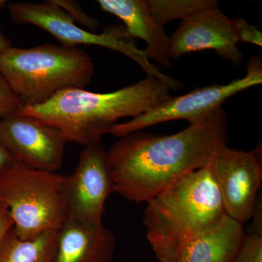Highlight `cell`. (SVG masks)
Segmentation results:
<instances>
[{"instance_id": "cell-1", "label": "cell", "mask_w": 262, "mask_h": 262, "mask_svg": "<svg viewBox=\"0 0 262 262\" xmlns=\"http://www.w3.org/2000/svg\"><path fill=\"white\" fill-rule=\"evenodd\" d=\"M228 138L222 108L173 135L131 133L107 150L114 192L128 201L147 203L181 177L208 167Z\"/></svg>"}, {"instance_id": "cell-2", "label": "cell", "mask_w": 262, "mask_h": 262, "mask_svg": "<svg viewBox=\"0 0 262 262\" xmlns=\"http://www.w3.org/2000/svg\"><path fill=\"white\" fill-rule=\"evenodd\" d=\"M175 91L151 76L123 89L98 94L83 89L62 91L46 102L24 106L23 115L35 117L61 131L67 141L84 146L102 142V137L124 117L140 116L172 97Z\"/></svg>"}, {"instance_id": "cell-3", "label": "cell", "mask_w": 262, "mask_h": 262, "mask_svg": "<svg viewBox=\"0 0 262 262\" xmlns=\"http://www.w3.org/2000/svg\"><path fill=\"white\" fill-rule=\"evenodd\" d=\"M146 203V237L160 262H176L181 248L226 216L208 167L181 177Z\"/></svg>"}, {"instance_id": "cell-4", "label": "cell", "mask_w": 262, "mask_h": 262, "mask_svg": "<svg viewBox=\"0 0 262 262\" xmlns=\"http://www.w3.org/2000/svg\"><path fill=\"white\" fill-rule=\"evenodd\" d=\"M94 71V61L82 50L52 43L10 47L0 58V75L22 107L46 102L64 90L84 89Z\"/></svg>"}, {"instance_id": "cell-5", "label": "cell", "mask_w": 262, "mask_h": 262, "mask_svg": "<svg viewBox=\"0 0 262 262\" xmlns=\"http://www.w3.org/2000/svg\"><path fill=\"white\" fill-rule=\"evenodd\" d=\"M63 177L19 163L0 177V203L9 211L20 238L56 231L67 220Z\"/></svg>"}, {"instance_id": "cell-6", "label": "cell", "mask_w": 262, "mask_h": 262, "mask_svg": "<svg viewBox=\"0 0 262 262\" xmlns=\"http://www.w3.org/2000/svg\"><path fill=\"white\" fill-rule=\"evenodd\" d=\"M8 13L13 23L32 24L43 29L61 43L62 46L77 48V46H98L121 53L140 66L147 74L174 90L182 87L175 79L164 75L136 46L134 39L122 26L104 27L102 32H92L77 26L66 12L53 0L43 3H15L8 4Z\"/></svg>"}, {"instance_id": "cell-7", "label": "cell", "mask_w": 262, "mask_h": 262, "mask_svg": "<svg viewBox=\"0 0 262 262\" xmlns=\"http://www.w3.org/2000/svg\"><path fill=\"white\" fill-rule=\"evenodd\" d=\"M261 83V59L252 56L248 62L246 75L242 78L228 84L205 86L183 96H172L140 116L123 123L116 124L110 129L108 134L122 138L131 133L172 120H187L190 125L198 123L222 108V104L229 98Z\"/></svg>"}, {"instance_id": "cell-8", "label": "cell", "mask_w": 262, "mask_h": 262, "mask_svg": "<svg viewBox=\"0 0 262 262\" xmlns=\"http://www.w3.org/2000/svg\"><path fill=\"white\" fill-rule=\"evenodd\" d=\"M208 168L226 215L242 224L251 220L262 181L261 144L251 151L223 146Z\"/></svg>"}, {"instance_id": "cell-9", "label": "cell", "mask_w": 262, "mask_h": 262, "mask_svg": "<svg viewBox=\"0 0 262 262\" xmlns=\"http://www.w3.org/2000/svg\"><path fill=\"white\" fill-rule=\"evenodd\" d=\"M114 185L103 143L84 146L73 173L63 177L62 192L67 218L83 223L103 222L105 203L114 192Z\"/></svg>"}, {"instance_id": "cell-10", "label": "cell", "mask_w": 262, "mask_h": 262, "mask_svg": "<svg viewBox=\"0 0 262 262\" xmlns=\"http://www.w3.org/2000/svg\"><path fill=\"white\" fill-rule=\"evenodd\" d=\"M0 141L17 163L49 172L61 168L68 142L61 131L18 111L0 117Z\"/></svg>"}, {"instance_id": "cell-11", "label": "cell", "mask_w": 262, "mask_h": 262, "mask_svg": "<svg viewBox=\"0 0 262 262\" xmlns=\"http://www.w3.org/2000/svg\"><path fill=\"white\" fill-rule=\"evenodd\" d=\"M239 41L234 19L229 18L219 8H208L182 20L170 37V57L178 59L192 52L212 50L224 59L239 67L244 53Z\"/></svg>"}, {"instance_id": "cell-12", "label": "cell", "mask_w": 262, "mask_h": 262, "mask_svg": "<svg viewBox=\"0 0 262 262\" xmlns=\"http://www.w3.org/2000/svg\"><path fill=\"white\" fill-rule=\"evenodd\" d=\"M116 238L100 223L67 218L56 230L51 262H112Z\"/></svg>"}, {"instance_id": "cell-13", "label": "cell", "mask_w": 262, "mask_h": 262, "mask_svg": "<svg viewBox=\"0 0 262 262\" xmlns=\"http://www.w3.org/2000/svg\"><path fill=\"white\" fill-rule=\"evenodd\" d=\"M100 9L111 13L123 22L129 35L145 42L143 50L149 59L165 69L173 67L170 57V37L148 5L147 0H98Z\"/></svg>"}, {"instance_id": "cell-14", "label": "cell", "mask_w": 262, "mask_h": 262, "mask_svg": "<svg viewBox=\"0 0 262 262\" xmlns=\"http://www.w3.org/2000/svg\"><path fill=\"white\" fill-rule=\"evenodd\" d=\"M244 237L243 224L226 215L220 225L181 248L176 262H231Z\"/></svg>"}, {"instance_id": "cell-15", "label": "cell", "mask_w": 262, "mask_h": 262, "mask_svg": "<svg viewBox=\"0 0 262 262\" xmlns=\"http://www.w3.org/2000/svg\"><path fill=\"white\" fill-rule=\"evenodd\" d=\"M56 231H48L34 238H20L13 227L0 239V262H51Z\"/></svg>"}, {"instance_id": "cell-16", "label": "cell", "mask_w": 262, "mask_h": 262, "mask_svg": "<svg viewBox=\"0 0 262 262\" xmlns=\"http://www.w3.org/2000/svg\"><path fill=\"white\" fill-rule=\"evenodd\" d=\"M151 14L165 26L175 20H184L189 16L208 8H216V0H147Z\"/></svg>"}, {"instance_id": "cell-17", "label": "cell", "mask_w": 262, "mask_h": 262, "mask_svg": "<svg viewBox=\"0 0 262 262\" xmlns=\"http://www.w3.org/2000/svg\"><path fill=\"white\" fill-rule=\"evenodd\" d=\"M231 262H262V234L245 235L242 244Z\"/></svg>"}, {"instance_id": "cell-18", "label": "cell", "mask_w": 262, "mask_h": 262, "mask_svg": "<svg viewBox=\"0 0 262 262\" xmlns=\"http://www.w3.org/2000/svg\"><path fill=\"white\" fill-rule=\"evenodd\" d=\"M53 2L66 12L75 24L87 27L90 32H96L101 27L99 20L87 14L77 2L72 0H53Z\"/></svg>"}, {"instance_id": "cell-19", "label": "cell", "mask_w": 262, "mask_h": 262, "mask_svg": "<svg viewBox=\"0 0 262 262\" xmlns=\"http://www.w3.org/2000/svg\"><path fill=\"white\" fill-rule=\"evenodd\" d=\"M21 107L20 101L0 75V117L17 113Z\"/></svg>"}, {"instance_id": "cell-20", "label": "cell", "mask_w": 262, "mask_h": 262, "mask_svg": "<svg viewBox=\"0 0 262 262\" xmlns=\"http://www.w3.org/2000/svg\"><path fill=\"white\" fill-rule=\"evenodd\" d=\"M234 28L239 42H246L261 47L262 33L243 18H234Z\"/></svg>"}, {"instance_id": "cell-21", "label": "cell", "mask_w": 262, "mask_h": 262, "mask_svg": "<svg viewBox=\"0 0 262 262\" xmlns=\"http://www.w3.org/2000/svg\"><path fill=\"white\" fill-rule=\"evenodd\" d=\"M261 208V198L259 200V196H258L251 215V220H252V223L250 233L262 234Z\"/></svg>"}, {"instance_id": "cell-22", "label": "cell", "mask_w": 262, "mask_h": 262, "mask_svg": "<svg viewBox=\"0 0 262 262\" xmlns=\"http://www.w3.org/2000/svg\"><path fill=\"white\" fill-rule=\"evenodd\" d=\"M17 164L0 141V177Z\"/></svg>"}, {"instance_id": "cell-23", "label": "cell", "mask_w": 262, "mask_h": 262, "mask_svg": "<svg viewBox=\"0 0 262 262\" xmlns=\"http://www.w3.org/2000/svg\"><path fill=\"white\" fill-rule=\"evenodd\" d=\"M13 227V222L9 211L4 205L0 203V239Z\"/></svg>"}, {"instance_id": "cell-24", "label": "cell", "mask_w": 262, "mask_h": 262, "mask_svg": "<svg viewBox=\"0 0 262 262\" xmlns=\"http://www.w3.org/2000/svg\"><path fill=\"white\" fill-rule=\"evenodd\" d=\"M10 47H12V45L10 39L5 35L4 33L0 29V58L4 52Z\"/></svg>"}, {"instance_id": "cell-25", "label": "cell", "mask_w": 262, "mask_h": 262, "mask_svg": "<svg viewBox=\"0 0 262 262\" xmlns=\"http://www.w3.org/2000/svg\"><path fill=\"white\" fill-rule=\"evenodd\" d=\"M6 5H8V1L0 0V10L3 9Z\"/></svg>"}]
</instances>
